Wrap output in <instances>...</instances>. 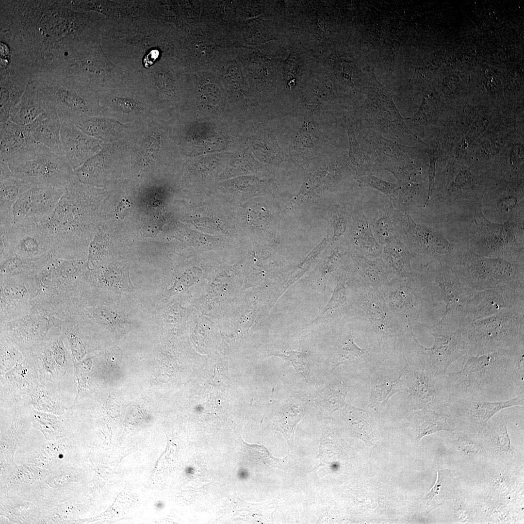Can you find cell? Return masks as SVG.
<instances>
[{"mask_svg":"<svg viewBox=\"0 0 524 524\" xmlns=\"http://www.w3.org/2000/svg\"><path fill=\"white\" fill-rule=\"evenodd\" d=\"M452 269L475 292L502 286L524 289L523 270L503 258L458 252Z\"/></svg>","mask_w":524,"mask_h":524,"instance_id":"obj_6","label":"cell"},{"mask_svg":"<svg viewBox=\"0 0 524 524\" xmlns=\"http://www.w3.org/2000/svg\"><path fill=\"white\" fill-rule=\"evenodd\" d=\"M524 405V395L498 401L452 399L448 410L457 418L467 420L480 435L490 419L500 410Z\"/></svg>","mask_w":524,"mask_h":524,"instance_id":"obj_13","label":"cell"},{"mask_svg":"<svg viewBox=\"0 0 524 524\" xmlns=\"http://www.w3.org/2000/svg\"><path fill=\"white\" fill-rule=\"evenodd\" d=\"M399 380L377 384L372 389L371 406L385 405L394 393L402 391Z\"/></svg>","mask_w":524,"mask_h":524,"instance_id":"obj_34","label":"cell"},{"mask_svg":"<svg viewBox=\"0 0 524 524\" xmlns=\"http://www.w3.org/2000/svg\"><path fill=\"white\" fill-rule=\"evenodd\" d=\"M240 440L245 456L253 464H256V465L269 466L279 461V459L274 458L263 445L246 443L241 436Z\"/></svg>","mask_w":524,"mask_h":524,"instance_id":"obj_31","label":"cell"},{"mask_svg":"<svg viewBox=\"0 0 524 524\" xmlns=\"http://www.w3.org/2000/svg\"><path fill=\"white\" fill-rule=\"evenodd\" d=\"M437 475V479L435 484L426 497V502L428 505L432 504L435 497H439L441 504H442L440 495L441 494L446 500L449 493L444 492V491H450L451 489L453 488V487H450L454 485V478L448 472L446 473L444 471L438 470Z\"/></svg>","mask_w":524,"mask_h":524,"instance_id":"obj_35","label":"cell"},{"mask_svg":"<svg viewBox=\"0 0 524 524\" xmlns=\"http://www.w3.org/2000/svg\"><path fill=\"white\" fill-rule=\"evenodd\" d=\"M431 334L434 342L431 347L426 349V362L432 374L445 377L451 364L468 354L469 346L461 328L442 329L440 333Z\"/></svg>","mask_w":524,"mask_h":524,"instance_id":"obj_12","label":"cell"},{"mask_svg":"<svg viewBox=\"0 0 524 524\" xmlns=\"http://www.w3.org/2000/svg\"><path fill=\"white\" fill-rule=\"evenodd\" d=\"M106 361L112 366L119 365L122 356L121 350L117 347H112L106 349L104 354Z\"/></svg>","mask_w":524,"mask_h":524,"instance_id":"obj_42","label":"cell"},{"mask_svg":"<svg viewBox=\"0 0 524 524\" xmlns=\"http://www.w3.org/2000/svg\"><path fill=\"white\" fill-rule=\"evenodd\" d=\"M451 442L460 456L468 460H475L485 451L480 436L458 428L451 432Z\"/></svg>","mask_w":524,"mask_h":524,"instance_id":"obj_29","label":"cell"},{"mask_svg":"<svg viewBox=\"0 0 524 524\" xmlns=\"http://www.w3.org/2000/svg\"><path fill=\"white\" fill-rule=\"evenodd\" d=\"M359 181L362 185L370 186L383 193L393 200H398L400 187L384 181L372 175H365L360 178Z\"/></svg>","mask_w":524,"mask_h":524,"instance_id":"obj_38","label":"cell"},{"mask_svg":"<svg viewBox=\"0 0 524 524\" xmlns=\"http://www.w3.org/2000/svg\"><path fill=\"white\" fill-rule=\"evenodd\" d=\"M6 163L13 176L32 186H66L73 180L66 156L42 144L28 145Z\"/></svg>","mask_w":524,"mask_h":524,"instance_id":"obj_5","label":"cell"},{"mask_svg":"<svg viewBox=\"0 0 524 524\" xmlns=\"http://www.w3.org/2000/svg\"><path fill=\"white\" fill-rule=\"evenodd\" d=\"M287 361L298 373L307 379L309 375V362L306 353L283 349L275 354Z\"/></svg>","mask_w":524,"mask_h":524,"instance_id":"obj_36","label":"cell"},{"mask_svg":"<svg viewBox=\"0 0 524 524\" xmlns=\"http://www.w3.org/2000/svg\"><path fill=\"white\" fill-rule=\"evenodd\" d=\"M524 290L502 286L475 292L469 304L473 321L487 318L501 311L524 307Z\"/></svg>","mask_w":524,"mask_h":524,"instance_id":"obj_14","label":"cell"},{"mask_svg":"<svg viewBox=\"0 0 524 524\" xmlns=\"http://www.w3.org/2000/svg\"><path fill=\"white\" fill-rule=\"evenodd\" d=\"M347 393V389L342 382L329 385L319 391L314 399L315 406L319 415L327 418L343 408L345 404Z\"/></svg>","mask_w":524,"mask_h":524,"instance_id":"obj_28","label":"cell"},{"mask_svg":"<svg viewBox=\"0 0 524 524\" xmlns=\"http://www.w3.org/2000/svg\"><path fill=\"white\" fill-rule=\"evenodd\" d=\"M61 139L65 155L74 169L81 166L98 147L94 140L85 135L72 122L61 120Z\"/></svg>","mask_w":524,"mask_h":524,"instance_id":"obj_18","label":"cell"},{"mask_svg":"<svg viewBox=\"0 0 524 524\" xmlns=\"http://www.w3.org/2000/svg\"><path fill=\"white\" fill-rule=\"evenodd\" d=\"M98 199L83 183L72 180L66 186L49 220L37 225L48 238L53 256L83 260Z\"/></svg>","mask_w":524,"mask_h":524,"instance_id":"obj_2","label":"cell"},{"mask_svg":"<svg viewBox=\"0 0 524 524\" xmlns=\"http://www.w3.org/2000/svg\"><path fill=\"white\" fill-rule=\"evenodd\" d=\"M2 391L12 397L29 395L41 384L37 371L26 352L23 360L7 371L2 379Z\"/></svg>","mask_w":524,"mask_h":524,"instance_id":"obj_19","label":"cell"},{"mask_svg":"<svg viewBox=\"0 0 524 524\" xmlns=\"http://www.w3.org/2000/svg\"><path fill=\"white\" fill-rule=\"evenodd\" d=\"M26 126L32 143L43 145L65 155L61 139V121L56 113L46 111Z\"/></svg>","mask_w":524,"mask_h":524,"instance_id":"obj_20","label":"cell"},{"mask_svg":"<svg viewBox=\"0 0 524 524\" xmlns=\"http://www.w3.org/2000/svg\"><path fill=\"white\" fill-rule=\"evenodd\" d=\"M343 289L344 287L342 286H339L336 288L332 297L323 314L328 311V310L334 309L335 307H337V306L342 303L344 298V294Z\"/></svg>","mask_w":524,"mask_h":524,"instance_id":"obj_44","label":"cell"},{"mask_svg":"<svg viewBox=\"0 0 524 524\" xmlns=\"http://www.w3.org/2000/svg\"><path fill=\"white\" fill-rule=\"evenodd\" d=\"M46 112L42 97L33 87H28L20 103L10 114V119L20 126L32 123L39 115Z\"/></svg>","mask_w":524,"mask_h":524,"instance_id":"obj_27","label":"cell"},{"mask_svg":"<svg viewBox=\"0 0 524 524\" xmlns=\"http://www.w3.org/2000/svg\"><path fill=\"white\" fill-rule=\"evenodd\" d=\"M458 419L448 409H419L414 415L415 439L419 441L426 436L441 431L454 432L458 427Z\"/></svg>","mask_w":524,"mask_h":524,"instance_id":"obj_23","label":"cell"},{"mask_svg":"<svg viewBox=\"0 0 524 524\" xmlns=\"http://www.w3.org/2000/svg\"><path fill=\"white\" fill-rule=\"evenodd\" d=\"M0 181L3 180L11 176H13L10 167L8 164L4 162L0 161Z\"/></svg>","mask_w":524,"mask_h":524,"instance_id":"obj_45","label":"cell"},{"mask_svg":"<svg viewBox=\"0 0 524 524\" xmlns=\"http://www.w3.org/2000/svg\"><path fill=\"white\" fill-rule=\"evenodd\" d=\"M404 221L409 238L416 246L424 251L446 256L449 263L453 262L456 252L443 235L433 229L416 224L408 215Z\"/></svg>","mask_w":524,"mask_h":524,"instance_id":"obj_21","label":"cell"},{"mask_svg":"<svg viewBox=\"0 0 524 524\" xmlns=\"http://www.w3.org/2000/svg\"><path fill=\"white\" fill-rule=\"evenodd\" d=\"M364 308L377 329L381 333H384L386 326V317L382 304L376 299H371L365 303Z\"/></svg>","mask_w":524,"mask_h":524,"instance_id":"obj_39","label":"cell"},{"mask_svg":"<svg viewBox=\"0 0 524 524\" xmlns=\"http://www.w3.org/2000/svg\"><path fill=\"white\" fill-rule=\"evenodd\" d=\"M347 126L350 142L349 158L351 164L358 176L365 175L366 173L370 171L368 162L361 152L353 129L349 123H347Z\"/></svg>","mask_w":524,"mask_h":524,"instance_id":"obj_33","label":"cell"},{"mask_svg":"<svg viewBox=\"0 0 524 524\" xmlns=\"http://www.w3.org/2000/svg\"><path fill=\"white\" fill-rule=\"evenodd\" d=\"M158 55L159 52L158 50L156 49L151 50L150 52L147 55L146 59L144 60V63L145 64L146 66L147 67L152 65L158 58Z\"/></svg>","mask_w":524,"mask_h":524,"instance_id":"obj_46","label":"cell"},{"mask_svg":"<svg viewBox=\"0 0 524 524\" xmlns=\"http://www.w3.org/2000/svg\"><path fill=\"white\" fill-rule=\"evenodd\" d=\"M437 281L446 309L436 326L442 329L461 328L469 313V304L475 291L449 267L442 270L438 276Z\"/></svg>","mask_w":524,"mask_h":524,"instance_id":"obj_10","label":"cell"},{"mask_svg":"<svg viewBox=\"0 0 524 524\" xmlns=\"http://www.w3.org/2000/svg\"><path fill=\"white\" fill-rule=\"evenodd\" d=\"M63 320V318L58 315L33 308L22 316L0 323V337L26 352L52 332L61 330Z\"/></svg>","mask_w":524,"mask_h":524,"instance_id":"obj_7","label":"cell"},{"mask_svg":"<svg viewBox=\"0 0 524 524\" xmlns=\"http://www.w3.org/2000/svg\"><path fill=\"white\" fill-rule=\"evenodd\" d=\"M364 354V350L359 348L354 343L351 332L348 333L341 344L333 370L340 365L347 363L362 356Z\"/></svg>","mask_w":524,"mask_h":524,"instance_id":"obj_37","label":"cell"},{"mask_svg":"<svg viewBox=\"0 0 524 524\" xmlns=\"http://www.w3.org/2000/svg\"><path fill=\"white\" fill-rule=\"evenodd\" d=\"M480 435L484 448L507 461L513 454L508 431V417L504 414L494 415Z\"/></svg>","mask_w":524,"mask_h":524,"instance_id":"obj_22","label":"cell"},{"mask_svg":"<svg viewBox=\"0 0 524 524\" xmlns=\"http://www.w3.org/2000/svg\"><path fill=\"white\" fill-rule=\"evenodd\" d=\"M476 213L475 220L477 230L488 254L505 256L517 252L515 236L510 225L496 224L489 221L480 208Z\"/></svg>","mask_w":524,"mask_h":524,"instance_id":"obj_15","label":"cell"},{"mask_svg":"<svg viewBox=\"0 0 524 524\" xmlns=\"http://www.w3.org/2000/svg\"><path fill=\"white\" fill-rule=\"evenodd\" d=\"M59 458H62L63 457V455H60L59 456Z\"/></svg>","mask_w":524,"mask_h":524,"instance_id":"obj_47","label":"cell"},{"mask_svg":"<svg viewBox=\"0 0 524 524\" xmlns=\"http://www.w3.org/2000/svg\"><path fill=\"white\" fill-rule=\"evenodd\" d=\"M0 322L14 320L33 308L37 284L33 274L0 277Z\"/></svg>","mask_w":524,"mask_h":524,"instance_id":"obj_11","label":"cell"},{"mask_svg":"<svg viewBox=\"0 0 524 524\" xmlns=\"http://www.w3.org/2000/svg\"><path fill=\"white\" fill-rule=\"evenodd\" d=\"M65 190L66 186L31 187L22 194L14 205V225L28 226L46 222Z\"/></svg>","mask_w":524,"mask_h":524,"instance_id":"obj_8","label":"cell"},{"mask_svg":"<svg viewBox=\"0 0 524 524\" xmlns=\"http://www.w3.org/2000/svg\"><path fill=\"white\" fill-rule=\"evenodd\" d=\"M52 254L36 260H27L13 256L0 262V277L34 274Z\"/></svg>","mask_w":524,"mask_h":524,"instance_id":"obj_30","label":"cell"},{"mask_svg":"<svg viewBox=\"0 0 524 524\" xmlns=\"http://www.w3.org/2000/svg\"><path fill=\"white\" fill-rule=\"evenodd\" d=\"M522 473L508 461L493 468L485 476L484 490L487 497L504 501L516 497L514 492L522 490V488L518 489L522 484Z\"/></svg>","mask_w":524,"mask_h":524,"instance_id":"obj_17","label":"cell"},{"mask_svg":"<svg viewBox=\"0 0 524 524\" xmlns=\"http://www.w3.org/2000/svg\"><path fill=\"white\" fill-rule=\"evenodd\" d=\"M305 413L303 404L293 398L284 401L274 409L273 427L283 434L290 448L294 446L295 427Z\"/></svg>","mask_w":524,"mask_h":524,"instance_id":"obj_24","label":"cell"},{"mask_svg":"<svg viewBox=\"0 0 524 524\" xmlns=\"http://www.w3.org/2000/svg\"><path fill=\"white\" fill-rule=\"evenodd\" d=\"M37 284L33 308L63 318L69 315L85 292L86 267L83 260L52 255L34 273Z\"/></svg>","mask_w":524,"mask_h":524,"instance_id":"obj_3","label":"cell"},{"mask_svg":"<svg viewBox=\"0 0 524 524\" xmlns=\"http://www.w3.org/2000/svg\"><path fill=\"white\" fill-rule=\"evenodd\" d=\"M57 330L26 352L33 363L41 383L56 385L66 373L70 355L65 337Z\"/></svg>","mask_w":524,"mask_h":524,"instance_id":"obj_9","label":"cell"},{"mask_svg":"<svg viewBox=\"0 0 524 524\" xmlns=\"http://www.w3.org/2000/svg\"><path fill=\"white\" fill-rule=\"evenodd\" d=\"M473 508L467 497L460 495L456 498L454 512L459 522L464 523L469 522L472 517Z\"/></svg>","mask_w":524,"mask_h":524,"instance_id":"obj_40","label":"cell"},{"mask_svg":"<svg viewBox=\"0 0 524 524\" xmlns=\"http://www.w3.org/2000/svg\"><path fill=\"white\" fill-rule=\"evenodd\" d=\"M11 239L13 256L19 258L36 260L51 254L49 242L37 225H14Z\"/></svg>","mask_w":524,"mask_h":524,"instance_id":"obj_16","label":"cell"},{"mask_svg":"<svg viewBox=\"0 0 524 524\" xmlns=\"http://www.w3.org/2000/svg\"><path fill=\"white\" fill-rule=\"evenodd\" d=\"M0 181V224H14L13 211L14 205L20 196L32 186L13 176Z\"/></svg>","mask_w":524,"mask_h":524,"instance_id":"obj_26","label":"cell"},{"mask_svg":"<svg viewBox=\"0 0 524 524\" xmlns=\"http://www.w3.org/2000/svg\"><path fill=\"white\" fill-rule=\"evenodd\" d=\"M25 353L23 352L7 339L0 337L1 371H8L13 365L22 361Z\"/></svg>","mask_w":524,"mask_h":524,"instance_id":"obj_32","label":"cell"},{"mask_svg":"<svg viewBox=\"0 0 524 524\" xmlns=\"http://www.w3.org/2000/svg\"><path fill=\"white\" fill-rule=\"evenodd\" d=\"M376 229L377 235L382 241L393 242L396 240L393 237L394 234L392 222L387 218L378 220L377 223Z\"/></svg>","mask_w":524,"mask_h":524,"instance_id":"obj_41","label":"cell"},{"mask_svg":"<svg viewBox=\"0 0 524 524\" xmlns=\"http://www.w3.org/2000/svg\"><path fill=\"white\" fill-rule=\"evenodd\" d=\"M0 161L7 162L32 144L26 126H20L10 118L0 123Z\"/></svg>","mask_w":524,"mask_h":524,"instance_id":"obj_25","label":"cell"},{"mask_svg":"<svg viewBox=\"0 0 524 524\" xmlns=\"http://www.w3.org/2000/svg\"><path fill=\"white\" fill-rule=\"evenodd\" d=\"M462 366L446 375L451 399L498 401L524 395V345L480 355L466 354Z\"/></svg>","mask_w":524,"mask_h":524,"instance_id":"obj_1","label":"cell"},{"mask_svg":"<svg viewBox=\"0 0 524 524\" xmlns=\"http://www.w3.org/2000/svg\"><path fill=\"white\" fill-rule=\"evenodd\" d=\"M112 102L119 110L125 113L133 111L136 108V103L132 99L115 98L113 99Z\"/></svg>","mask_w":524,"mask_h":524,"instance_id":"obj_43","label":"cell"},{"mask_svg":"<svg viewBox=\"0 0 524 524\" xmlns=\"http://www.w3.org/2000/svg\"><path fill=\"white\" fill-rule=\"evenodd\" d=\"M468 355H480L524 345L523 307L501 311L461 328Z\"/></svg>","mask_w":524,"mask_h":524,"instance_id":"obj_4","label":"cell"}]
</instances>
